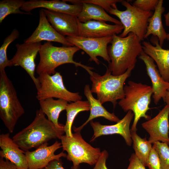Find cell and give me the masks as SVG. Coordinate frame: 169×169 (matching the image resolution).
Segmentation results:
<instances>
[{
    "instance_id": "2",
    "label": "cell",
    "mask_w": 169,
    "mask_h": 169,
    "mask_svg": "<svg viewBox=\"0 0 169 169\" xmlns=\"http://www.w3.org/2000/svg\"><path fill=\"white\" fill-rule=\"evenodd\" d=\"M141 41L132 33L124 37L116 34L113 36L111 44L107 48L110 59L108 69L112 75H122L135 66L137 57L143 51Z\"/></svg>"
},
{
    "instance_id": "8",
    "label": "cell",
    "mask_w": 169,
    "mask_h": 169,
    "mask_svg": "<svg viewBox=\"0 0 169 169\" xmlns=\"http://www.w3.org/2000/svg\"><path fill=\"white\" fill-rule=\"evenodd\" d=\"M60 140L63 151L67 152V159L72 161L74 167L81 163L94 165L101 154L100 148L94 147L86 142L80 132L73 133L71 137L63 135Z\"/></svg>"
},
{
    "instance_id": "10",
    "label": "cell",
    "mask_w": 169,
    "mask_h": 169,
    "mask_svg": "<svg viewBox=\"0 0 169 169\" xmlns=\"http://www.w3.org/2000/svg\"><path fill=\"white\" fill-rule=\"evenodd\" d=\"M112 37L113 36L96 38L68 36L66 38L74 46L77 47L86 52L90 57V61H93L99 65L100 63L97 58L98 56L102 57L109 63L110 62L107 48L108 44L111 42Z\"/></svg>"
},
{
    "instance_id": "13",
    "label": "cell",
    "mask_w": 169,
    "mask_h": 169,
    "mask_svg": "<svg viewBox=\"0 0 169 169\" xmlns=\"http://www.w3.org/2000/svg\"><path fill=\"white\" fill-rule=\"evenodd\" d=\"M134 116L133 112L129 110L121 120L116 124L111 125H103L99 122L91 121L90 124L93 129L94 134L90 142L94 141L101 136L118 134L122 136L128 146H131L132 140L130 125Z\"/></svg>"
},
{
    "instance_id": "9",
    "label": "cell",
    "mask_w": 169,
    "mask_h": 169,
    "mask_svg": "<svg viewBox=\"0 0 169 169\" xmlns=\"http://www.w3.org/2000/svg\"><path fill=\"white\" fill-rule=\"evenodd\" d=\"M37 78L38 86L36 98L39 101L56 98L72 102L82 99V96L79 92H71L66 88L59 72H56L52 75L43 73Z\"/></svg>"
},
{
    "instance_id": "25",
    "label": "cell",
    "mask_w": 169,
    "mask_h": 169,
    "mask_svg": "<svg viewBox=\"0 0 169 169\" xmlns=\"http://www.w3.org/2000/svg\"><path fill=\"white\" fill-rule=\"evenodd\" d=\"M40 109L46 115L48 119L58 128L64 129V125L58 121L60 113L66 110L68 102L65 100L49 98L39 101Z\"/></svg>"
},
{
    "instance_id": "3",
    "label": "cell",
    "mask_w": 169,
    "mask_h": 169,
    "mask_svg": "<svg viewBox=\"0 0 169 169\" xmlns=\"http://www.w3.org/2000/svg\"><path fill=\"white\" fill-rule=\"evenodd\" d=\"M135 66H131L124 74L118 76L112 75L108 69L102 76L90 71L88 73L92 82V93L96 94L97 99L101 104L110 102L115 107L117 100L125 97L124 85Z\"/></svg>"
},
{
    "instance_id": "19",
    "label": "cell",
    "mask_w": 169,
    "mask_h": 169,
    "mask_svg": "<svg viewBox=\"0 0 169 169\" xmlns=\"http://www.w3.org/2000/svg\"><path fill=\"white\" fill-rule=\"evenodd\" d=\"M0 158L14 164L18 169H28L25 151L11 139L9 133L0 135Z\"/></svg>"
},
{
    "instance_id": "39",
    "label": "cell",
    "mask_w": 169,
    "mask_h": 169,
    "mask_svg": "<svg viewBox=\"0 0 169 169\" xmlns=\"http://www.w3.org/2000/svg\"><path fill=\"white\" fill-rule=\"evenodd\" d=\"M167 90L169 91V87L168 88V90Z\"/></svg>"
},
{
    "instance_id": "40",
    "label": "cell",
    "mask_w": 169,
    "mask_h": 169,
    "mask_svg": "<svg viewBox=\"0 0 169 169\" xmlns=\"http://www.w3.org/2000/svg\"></svg>"
},
{
    "instance_id": "6",
    "label": "cell",
    "mask_w": 169,
    "mask_h": 169,
    "mask_svg": "<svg viewBox=\"0 0 169 169\" xmlns=\"http://www.w3.org/2000/svg\"><path fill=\"white\" fill-rule=\"evenodd\" d=\"M24 113L12 81L5 71L0 72V117L9 133Z\"/></svg>"
},
{
    "instance_id": "22",
    "label": "cell",
    "mask_w": 169,
    "mask_h": 169,
    "mask_svg": "<svg viewBox=\"0 0 169 169\" xmlns=\"http://www.w3.org/2000/svg\"><path fill=\"white\" fill-rule=\"evenodd\" d=\"M84 94L90 105V114L88 119L82 125L78 127L74 126L73 130L75 132H80L89 122L96 118L103 117L110 121L116 122L120 120L114 113L109 112L102 106L100 102L93 97L89 85L86 84L85 85Z\"/></svg>"
},
{
    "instance_id": "20",
    "label": "cell",
    "mask_w": 169,
    "mask_h": 169,
    "mask_svg": "<svg viewBox=\"0 0 169 169\" xmlns=\"http://www.w3.org/2000/svg\"><path fill=\"white\" fill-rule=\"evenodd\" d=\"M124 28L122 24L111 25L104 22L90 20L80 23L79 36L102 38L118 34L121 33Z\"/></svg>"
},
{
    "instance_id": "38",
    "label": "cell",
    "mask_w": 169,
    "mask_h": 169,
    "mask_svg": "<svg viewBox=\"0 0 169 169\" xmlns=\"http://www.w3.org/2000/svg\"><path fill=\"white\" fill-rule=\"evenodd\" d=\"M164 102L169 107V91H167L165 94L164 97L163 99Z\"/></svg>"
},
{
    "instance_id": "27",
    "label": "cell",
    "mask_w": 169,
    "mask_h": 169,
    "mask_svg": "<svg viewBox=\"0 0 169 169\" xmlns=\"http://www.w3.org/2000/svg\"><path fill=\"white\" fill-rule=\"evenodd\" d=\"M136 131H131L135 154L144 166H147L148 157L152 148V143L146 138H142L139 136Z\"/></svg>"
},
{
    "instance_id": "33",
    "label": "cell",
    "mask_w": 169,
    "mask_h": 169,
    "mask_svg": "<svg viewBox=\"0 0 169 169\" xmlns=\"http://www.w3.org/2000/svg\"><path fill=\"white\" fill-rule=\"evenodd\" d=\"M149 169H161L158 155L152 146L147 164Z\"/></svg>"
},
{
    "instance_id": "7",
    "label": "cell",
    "mask_w": 169,
    "mask_h": 169,
    "mask_svg": "<svg viewBox=\"0 0 169 169\" xmlns=\"http://www.w3.org/2000/svg\"><path fill=\"white\" fill-rule=\"evenodd\" d=\"M121 3L126 8L125 11L119 10L117 8H111L108 13L117 16L124 27L121 37L126 36L130 33L135 34L141 40H143L146 31L148 20L153 15L151 11H143L129 3L122 0Z\"/></svg>"
},
{
    "instance_id": "26",
    "label": "cell",
    "mask_w": 169,
    "mask_h": 169,
    "mask_svg": "<svg viewBox=\"0 0 169 169\" xmlns=\"http://www.w3.org/2000/svg\"><path fill=\"white\" fill-rule=\"evenodd\" d=\"M90 109V105L88 100H78L68 104L66 109V121L64 128L67 136L71 137L73 136L72 125L77 114L80 112L89 111Z\"/></svg>"
},
{
    "instance_id": "28",
    "label": "cell",
    "mask_w": 169,
    "mask_h": 169,
    "mask_svg": "<svg viewBox=\"0 0 169 169\" xmlns=\"http://www.w3.org/2000/svg\"><path fill=\"white\" fill-rule=\"evenodd\" d=\"M25 1L23 0H3L0 1V23L8 15L13 14H30L20 10Z\"/></svg>"
},
{
    "instance_id": "32",
    "label": "cell",
    "mask_w": 169,
    "mask_h": 169,
    "mask_svg": "<svg viewBox=\"0 0 169 169\" xmlns=\"http://www.w3.org/2000/svg\"><path fill=\"white\" fill-rule=\"evenodd\" d=\"M159 0H136L132 4L134 6L146 12L155 10Z\"/></svg>"
},
{
    "instance_id": "1",
    "label": "cell",
    "mask_w": 169,
    "mask_h": 169,
    "mask_svg": "<svg viewBox=\"0 0 169 169\" xmlns=\"http://www.w3.org/2000/svg\"><path fill=\"white\" fill-rule=\"evenodd\" d=\"M64 133V129L57 128L46 118L45 114L40 109L37 110L32 123L15 134L12 139L25 152L37 148L52 139L60 140Z\"/></svg>"
},
{
    "instance_id": "15",
    "label": "cell",
    "mask_w": 169,
    "mask_h": 169,
    "mask_svg": "<svg viewBox=\"0 0 169 169\" xmlns=\"http://www.w3.org/2000/svg\"><path fill=\"white\" fill-rule=\"evenodd\" d=\"M42 9L49 23L60 35L79 36L80 22L77 16Z\"/></svg>"
},
{
    "instance_id": "23",
    "label": "cell",
    "mask_w": 169,
    "mask_h": 169,
    "mask_svg": "<svg viewBox=\"0 0 169 169\" xmlns=\"http://www.w3.org/2000/svg\"><path fill=\"white\" fill-rule=\"evenodd\" d=\"M163 1L159 0V3L152 15L148 20V24L144 38H146L150 35L158 38L159 44L162 47L164 41L169 40V33H167L163 28L161 16L165 11L163 6Z\"/></svg>"
},
{
    "instance_id": "36",
    "label": "cell",
    "mask_w": 169,
    "mask_h": 169,
    "mask_svg": "<svg viewBox=\"0 0 169 169\" xmlns=\"http://www.w3.org/2000/svg\"><path fill=\"white\" fill-rule=\"evenodd\" d=\"M63 163L61 159L54 160L51 161L49 164L43 169H65L63 166ZM71 169H80V165L74 167L73 166Z\"/></svg>"
},
{
    "instance_id": "37",
    "label": "cell",
    "mask_w": 169,
    "mask_h": 169,
    "mask_svg": "<svg viewBox=\"0 0 169 169\" xmlns=\"http://www.w3.org/2000/svg\"><path fill=\"white\" fill-rule=\"evenodd\" d=\"M0 169H18L16 166L10 161L0 158Z\"/></svg>"
},
{
    "instance_id": "11",
    "label": "cell",
    "mask_w": 169,
    "mask_h": 169,
    "mask_svg": "<svg viewBox=\"0 0 169 169\" xmlns=\"http://www.w3.org/2000/svg\"><path fill=\"white\" fill-rule=\"evenodd\" d=\"M41 45V42L17 44H16V53L9 60L10 67L20 66L26 71L33 80L36 88L38 86V82L35 76V60Z\"/></svg>"
},
{
    "instance_id": "12",
    "label": "cell",
    "mask_w": 169,
    "mask_h": 169,
    "mask_svg": "<svg viewBox=\"0 0 169 169\" xmlns=\"http://www.w3.org/2000/svg\"><path fill=\"white\" fill-rule=\"evenodd\" d=\"M48 145V143L46 142L34 151H25L28 169H43L52 161L66 157L67 154L63 151L57 155L54 154L56 151L62 147L61 143L56 141L52 145Z\"/></svg>"
},
{
    "instance_id": "18",
    "label": "cell",
    "mask_w": 169,
    "mask_h": 169,
    "mask_svg": "<svg viewBox=\"0 0 169 169\" xmlns=\"http://www.w3.org/2000/svg\"><path fill=\"white\" fill-rule=\"evenodd\" d=\"M139 58L143 61L146 66L147 74L151 81L154 102L157 105L161 98L164 97L169 87V82L163 78L156 68L154 60L151 57L143 51Z\"/></svg>"
},
{
    "instance_id": "16",
    "label": "cell",
    "mask_w": 169,
    "mask_h": 169,
    "mask_svg": "<svg viewBox=\"0 0 169 169\" xmlns=\"http://www.w3.org/2000/svg\"><path fill=\"white\" fill-rule=\"evenodd\" d=\"M43 40L59 43L66 46H74L65 37L60 35L54 28L42 8L39 11V22L37 27L24 41L25 43H34Z\"/></svg>"
},
{
    "instance_id": "24",
    "label": "cell",
    "mask_w": 169,
    "mask_h": 169,
    "mask_svg": "<svg viewBox=\"0 0 169 169\" xmlns=\"http://www.w3.org/2000/svg\"><path fill=\"white\" fill-rule=\"evenodd\" d=\"M82 10L78 16L80 23L95 20L105 22L108 21L115 24H122L121 22L110 16L102 7L90 3H82Z\"/></svg>"
},
{
    "instance_id": "35",
    "label": "cell",
    "mask_w": 169,
    "mask_h": 169,
    "mask_svg": "<svg viewBox=\"0 0 169 169\" xmlns=\"http://www.w3.org/2000/svg\"><path fill=\"white\" fill-rule=\"evenodd\" d=\"M126 169H146V168L135 154L133 153L129 159V164Z\"/></svg>"
},
{
    "instance_id": "30",
    "label": "cell",
    "mask_w": 169,
    "mask_h": 169,
    "mask_svg": "<svg viewBox=\"0 0 169 169\" xmlns=\"http://www.w3.org/2000/svg\"><path fill=\"white\" fill-rule=\"evenodd\" d=\"M153 147L157 151L161 169H169V147L166 143L157 141L153 143Z\"/></svg>"
},
{
    "instance_id": "14",
    "label": "cell",
    "mask_w": 169,
    "mask_h": 169,
    "mask_svg": "<svg viewBox=\"0 0 169 169\" xmlns=\"http://www.w3.org/2000/svg\"><path fill=\"white\" fill-rule=\"evenodd\" d=\"M169 107L166 105L152 119L143 123L142 126L149 133L151 143L159 141L169 145Z\"/></svg>"
},
{
    "instance_id": "21",
    "label": "cell",
    "mask_w": 169,
    "mask_h": 169,
    "mask_svg": "<svg viewBox=\"0 0 169 169\" xmlns=\"http://www.w3.org/2000/svg\"><path fill=\"white\" fill-rule=\"evenodd\" d=\"M40 8L78 16L82 10V6L69 4L64 0H30L25 1L20 9L29 13L34 9Z\"/></svg>"
},
{
    "instance_id": "5",
    "label": "cell",
    "mask_w": 169,
    "mask_h": 169,
    "mask_svg": "<svg viewBox=\"0 0 169 169\" xmlns=\"http://www.w3.org/2000/svg\"><path fill=\"white\" fill-rule=\"evenodd\" d=\"M80 49L75 46L57 47L53 46L51 42H47L42 44L38 53L40 60L36 67V72L39 75L47 73L50 75L55 73V69L61 65L73 64L76 67L80 66L88 73L93 68L74 61V55Z\"/></svg>"
},
{
    "instance_id": "31",
    "label": "cell",
    "mask_w": 169,
    "mask_h": 169,
    "mask_svg": "<svg viewBox=\"0 0 169 169\" xmlns=\"http://www.w3.org/2000/svg\"><path fill=\"white\" fill-rule=\"evenodd\" d=\"M122 1V0H72L71 2L74 5H81L82 3L93 4L100 6L108 12L112 7L117 8L116 3H121Z\"/></svg>"
},
{
    "instance_id": "34",
    "label": "cell",
    "mask_w": 169,
    "mask_h": 169,
    "mask_svg": "<svg viewBox=\"0 0 169 169\" xmlns=\"http://www.w3.org/2000/svg\"><path fill=\"white\" fill-rule=\"evenodd\" d=\"M109 154L106 150L101 152V154L93 169H108L106 165V161Z\"/></svg>"
},
{
    "instance_id": "4",
    "label": "cell",
    "mask_w": 169,
    "mask_h": 169,
    "mask_svg": "<svg viewBox=\"0 0 169 169\" xmlns=\"http://www.w3.org/2000/svg\"><path fill=\"white\" fill-rule=\"evenodd\" d=\"M125 97L118 104L125 112L132 111L134 114V120L131 131H136V125L141 117L149 120L150 116L146 114L150 109L151 97L153 94L152 87L141 83L130 80L128 85L124 87Z\"/></svg>"
},
{
    "instance_id": "29",
    "label": "cell",
    "mask_w": 169,
    "mask_h": 169,
    "mask_svg": "<svg viewBox=\"0 0 169 169\" xmlns=\"http://www.w3.org/2000/svg\"><path fill=\"white\" fill-rule=\"evenodd\" d=\"M19 36V31L14 29L11 33L4 40L3 43L0 48V72L4 71L5 68L10 67L9 60L7 56V50L9 44Z\"/></svg>"
},
{
    "instance_id": "17",
    "label": "cell",
    "mask_w": 169,
    "mask_h": 169,
    "mask_svg": "<svg viewBox=\"0 0 169 169\" xmlns=\"http://www.w3.org/2000/svg\"><path fill=\"white\" fill-rule=\"evenodd\" d=\"M151 41L154 45L148 41L142 42L143 51L155 61L161 75L165 81L169 82V49L162 48L156 37H152Z\"/></svg>"
}]
</instances>
